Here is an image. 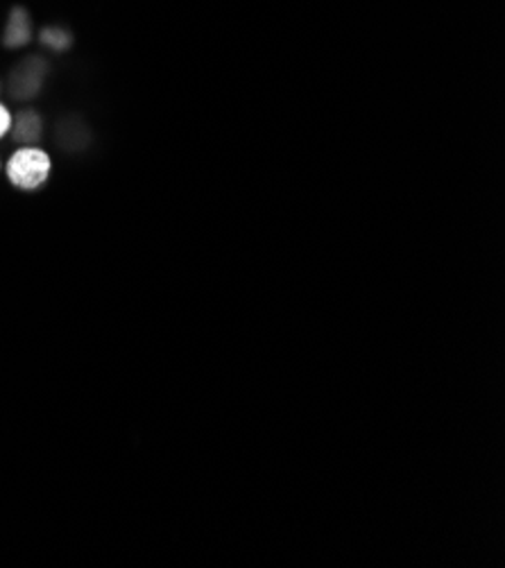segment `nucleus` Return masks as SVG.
I'll list each match as a JSON object with an SVG mask.
<instances>
[{
    "mask_svg": "<svg viewBox=\"0 0 505 568\" xmlns=\"http://www.w3.org/2000/svg\"><path fill=\"white\" fill-rule=\"evenodd\" d=\"M8 184L21 193H37L52 175V156L39 145H21L3 161Z\"/></svg>",
    "mask_w": 505,
    "mask_h": 568,
    "instance_id": "1",
    "label": "nucleus"
},
{
    "mask_svg": "<svg viewBox=\"0 0 505 568\" xmlns=\"http://www.w3.org/2000/svg\"><path fill=\"white\" fill-rule=\"evenodd\" d=\"M41 134H43V123L39 113L34 109L19 111V116H14V128L10 136L21 145H37Z\"/></svg>",
    "mask_w": 505,
    "mask_h": 568,
    "instance_id": "2",
    "label": "nucleus"
},
{
    "mask_svg": "<svg viewBox=\"0 0 505 568\" xmlns=\"http://www.w3.org/2000/svg\"><path fill=\"white\" fill-rule=\"evenodd\" d=\"M30 39V23H28V17L23 12H17L10 28H8V34H6V43L17 48V45H23L26 41Z\"/></svg>",
    "mask_w": 505,
    "mask_h": 568,
    "instance_id": "3",
    "label": "nucleus"
},
{
    "mask_svg": "<svg viewBox=\"0 0 505 568\" xmlns=\"http://www.w3.org/2000/svg\"><path fill=\"white\" fill-rule=\"evenodd\" d=\"M14 128V111L10 109L8 102L0 100V143H3Z\"/></svg>",
    "mask_w": 505,
    "mask_h": 568,
    "instance_id": "4",
    "label": "nucleus"
},
{
    "mask_svg": "<svg viewBox=\"0 0 505 568\" xmlns=\"http://www.w3.org/2000/svg\"><path fill=\"white\" fill-rule=\"evenodd\" d=\"M41 39H43V43H48V45H52V48H64V45H69V34H64V32H60V30H46V32L41 34Z\"/></svg>",
    "mask_w": 505,
    "mask_h": 568,
    "instance_id": "5",
    "label": "nucleus"
},
{
    "mask_svg": "<svg viewBox=\"0 0 505 568\" xmlns=\"http://www.w3.org/2000/svg\"><path fill=\"white\" fill-rule=\"evenodd\" d=\"M0 175H3V156H0Z\"/></svg>",
    "mask_w": 505,
    "mask_h": 568,
    "instance_id": "6",
    "label": "nucleus"
}]
</instances>
